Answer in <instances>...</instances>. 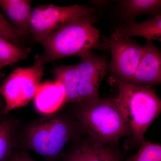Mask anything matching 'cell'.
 Segmentation results:
<instances>
[{"label":"cell","mask_w":161,"mask_h":161,"mask_svg":"<svg viewBox=\"0 0 161 161\" xmlns=\"http://www.w3.org/2000/svg\"><path fill=\"white\" fill-rule=\"evenodd\" d=\"M139 36L148 41H161V15H155L152 19L137 23L134 19L127 21L115 28L110 37L130 38Z\"/></svg>","instance_id":"10"},{"label":"cell","mask_w":161,"mask_h":161,"mask_svg":"<svg viewBox=\"0 0 161 161\" xmlns=\"http://www.w3.org/2000/svg\"><path fill=\"white\" fill-rule=\"evenodd\" d=\"M138 152L127 161H161V146L145 140Z\"/></svg>","instance_id":"16"},{"label":"cell","mask_w":161,"mask_h":161,"mask_svg":"<svg viewBox=\"0 0 161 161\" xmlns=\"http://www.w3.org/2000/svg\"><path fill=\"white\" fill-rule=\"evenodd\" d=\"M138 66L130 84L151 86L161 81L160 50L152 41L147 40Z\"/></svg>","instance_id":"9"},{"label":"cell","mask_w":161,"mask_h":161,"mask_svg":"<svg viewBox=\"0 0 161 161\" xmlns=\"http://www.w3.org/2000/svg\"><path fill=\"white\" fill-rule=\"evenodd\" d=\"M31 3L29 0H0V7L23 35L30 33Z\"/></svg>","instance_id":"12"},{"label":"cell","mask_w":161,"mask_h":161,"mask_svg":"<svg viewBox=\"0 0 161 161\" xmlns=\"http://www.w3.org/2000/svg\"><path fill=\"white\" fill-rule=\"evenodd\" d=\"M55 81L63 86L66 94V103H79V73L77 65H61L53 71Z\"/></svg>","instance_id":"13"},{"label":"cell","mask_w":161,"mask_h":161,"mask_svg":"<svg viewBox=\"0 0 161 161\" xmlns=\"http://www.w3.org/2000/svg\"><path fill=\"white\" fill-rule=\"evenodd\" d=\"M109 81L118 88L116 98L119 109L130 127L133 140L139 146L147 130L160 113V99L150 86L124 83L113 76Z\"/></svg>","instance_id":"1"},{"label":"cell","mask_w":161,"mask_h":161,"mask_svg":"<svg viewBox=\"0 0 161 161\" xmlns=\"http://www.w3.org/2000/svg\"><path fill=\"white\" fill-rule=\"evenodd\" d=\"M35 108L44 115L52 114L66 103L63 86L57 81H47L40 85L34 98Z\"/></svg>","instance_id":"11"},{"label":"cell","mask_w":161,"mask_h":161,"mask_svg":"<svg viewBox=\"0 0 161 161\" xmlns=\"http://www.w3.org/2000/svg\"><path fill=\"white\" fill-rule=\"evenodd\" d=\"M93 14V10L83 5L67 6L42 5L32 9L30 33L34 40L41 43L64 25L85 15Z\"/></svg>","instance_id":"5"},{"label":"cell","mask_w":161,"mask_h":161,"mask_svg":"<svg viewBox=\"0 0 161 161\" xmlns=\"http://www.w3.org/2000/svg\"><path fill=\"white\" fill-rule=\"evenodd\" d=\"M122 17L127 21L145 14H157L161 9L159 0H125L120 1Z\"/></svg>","instance_id":"14"},{"label":"cell","mask_w":161,"mask_h":161,"mask_svg":"<svg viewBox=\"0 0 161 161\" xmlns=\"http://www.w3.org/2000/svg\"><path fill=\"white\" fill-rule=\"evenodd\" d=\"M92 14L75 19L47 38L42 44L43 53L36 57L40 63L43 65L66 57H80L98 48L100 35Z\"/></svg>","instance_id":"2"},{"label":"cell","mask_w":161,"mask_h":161,"mask_svg":"<svg viewBox=\"0 0 161 161\" xmlns=\"http://www.w3.org/2000/svg\"><path fill=\"white\" fill-rule=\"evenodd\" d=\"M80 106L78 116L80 125L93 144L107 146L132 135L119 111L116 98H98Z\"/></svg>","instance_id":"3"},{"label":"cell","mask_w":161,"mask_h":161,"mask_svg":"<svg viewBox=\"0 0 161 161\" xmlns=\"http://www.w3.org/2000/svg\"><path fill=\"white\" fill-rule=\"evenodd\" d=\"M22 35L0 12V38L13 44L19 41Z\"/></svg>","instance_id":"17"},{"label":"cell","mask_w":161,"mask_h":161,"mask_svg":"<svg viewBox=\"0 0 161 161\" xmlns=\"http://www.w3.org/2000/svg\"><path fill=\"white\" fill-rule=\"evenodd\" d=\"M105 45L112 54L110 69L119 80L129 83L140 61L143 47L130 38H106Z\"/></svg>","instance_id":"7"},{"label":"cell","mask_w":161,"mask_h":161,"mask_svg":"<svg viewBox=\"0 0 161 161\" xmlns=\"http://www.w3.org/2000/svg\"><path fill=\"white\" fill-rule=\"evenodd\" d=\"M29 52L0 38V70L4 67L26 59Z\"/></svg>","instance_id":"15"},{"label":"cell","mask_w":161,"mask_h":161,"mask_svg":"<svg viewBox=\"0 0 161 161\" xmlns=\"http://www.w3.org/2000/svg\"><path fill=\"white\" fill-rule=\"evenodd\" d=\"M63 161H86L84 143L67 155Z\"/></svg>","instance_id":"19"},{"label":"cell","mask_w":161,"mask_h":161,"mask_svg":"<svg viewBox=\"0 0 161 161\" xmlns=\"http://www.w3.org/2000/svg\"><path fill=\"white\" fill-rule=\"evenodd\" d=\"M11 149V131L5 123H0V161H6Z\"/></svg>","instance_id":"18"},{"label":"cell","mask_w":161,"mask_h":161,"mask_svg":"<svg viewBox=\"0 0 161 161\" xmlns=\"http://www.w3.org/2000/svg\"><path fill=\"white\" fill-rule=\"evenodd\" d=\"M77 65L79 73L78 95L79 105L99 98L98 89L106 75L107 60L90 51L80 56Z\"/></svg>","instance_id":"8"},{"label":"cell","mask_w":161,"mask_h":161,"mask_svg":"<svg viewBox=\"0 0 161 161\" xmlns=\"http://www.w3.org/2000/svg\"><path fill=\"white\" fill-rule=\"evenodd\" d=\"M44 70L43 65L36 58L32 66L18 67L5 79L0 93L6 102V114L26 106L34 98Z\"/></svg>","instance_id":"4"},{"label":"cell","mask_w":161,"mask_h":161,"mask_svg":"<svg viewBox=\"0 0 161 161\" xmlns=\"http://www.w3.org/2000/svg\"><path fill=\"white\" fill-rule=\"evenodd\" d=\"M10 161H36L26 153H16L11 156Z\"/></svg>","instance_id":"20"},{"label":"cell","mask_w":161,"mask_h":161,"mask_svg":"<svg viewBox=\"0 0 161 161\" xmlns=\"http://www.w3.org/2000/svg\"><path fill=\"white\" fill-rule=\"evenodd\" d=\"M70 124L64 119L43 121L31 127L28 133L30 147L47 158H55L63 150L73 135Z\"/></svg>","instance_id":"6"}]
</instances>
